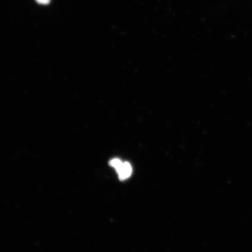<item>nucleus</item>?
Instances as JSON below:
<instances>
[{"label": "nucleus", "mask_w": 252, "mask_h": 252, "mask_svg": "<svg viewBox=\"0 0 252 252\" xmlns=\"http://www.w3.org/2000/svg\"><path fill=\"white\" fill-rule=\"evenodd\" d=\"M123 163L124 162H123L121 160L115 158L110 160L109 163L110 166L113 167V168H114L116 169V170H117L120 168V167H121Z\"/></svg>", "instance_id": "f03ea898"}, {"label": "nucleus", "mask_w": 252, "mask_h": 252, "mask_svg": "<svg viewBox=\"0 0 252 252\" xmlns=\"http://www.w3.org/2000/svg\"><path fill=\"white\" fill-rule=\"evenodd\" d=\"M36 1L40 4H47L50 2V0H36Z\"/></svg>", "instance_id": "7ed1b4c3"}, {"label": "nucleus", "mask_w": 252, "mask_h": 252, "mask_svg": "<svg viewBox=\"0 0 252 252\" xmlns=\"http://www.w3.org/2000/svg\"><path fill=\"white\" fill-rule=\"evenodd\" d=\"M118 173L120 180L124 181L130 177L132 173L131 166L128 162H124L119 169L116 170Z\"/></svg>", "instance_id": "f257e3e1"}]
</instances>
